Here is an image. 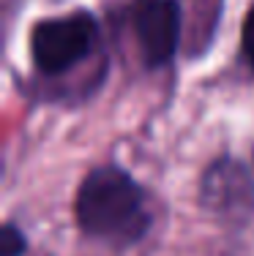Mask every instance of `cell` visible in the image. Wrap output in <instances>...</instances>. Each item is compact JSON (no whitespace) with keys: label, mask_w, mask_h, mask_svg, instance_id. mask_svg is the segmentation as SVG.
<instances>
[{"label":"cell","mask_w":254,"mask_h":256,"mask_svg":"<svg viewBox=\"0 0 254 256\" xmlns=\"http://www.w3.org/2000/svg\"><path fill=\"white\" fill-rule=\"evenodd\" d=\"M99 38L93 16L71 14L36 25L30 36V54L41 74H63L93 50Z\"/></svg>","instance_id":"obj_2"},{"label":"cell","mask_w":254,"mask_h":256,"mask_svg":"<svg viewBox=\"0 0 254 256\" xmlns=\"http://www.w3.org/2000/svg\"><path fill=\"white\" fill-rule=\"evenodd\" d=\"M202 196L205 204L219 216H243L254 207V186L240 164L224 158L205 174Z\"/></svg>","instance_id":"obj_4"},{"label":"cell","mask_w":254,"mask_h":256,"mask_svg":"<svg viewBox=\"0 0 254 256\" xmlns=\"http://www.w3.org/2000/svg\"><path fill=\"white\" fill-rule=\"evenodd\" d=\"M137 38L150 66H161L178 50L180 11L175 0H145L137 8Z\"/></svg>","instance_id":"obj_3"},{"label":"cell","mask_w":254,"mask_h":256,"mask_svg":"<svg viewBox=\"0 0 254 256\" xmlns=\"http://www.w3.org/2000/svg\"><path fill=\"white\" fill-rule=\"evenodd\" d=\"M77 224L90 237L126 246L145 234L150 212L140 186L129 174L118 169H96L77 194Z\"/></svg>","instance_id":"obj_1"},{"label":"cell","mask_w":254,"mask_h":256,"mask_svg":"<svg viewBox=\"0 0 254 256\" xmlns=\"http://www.w3.org/2000/svg\"><path fill=\"white\" fill-rule=\"evenodd\" d=\"M25 254V237L17 232L14 224L3 226V237H0V256H22Z\"/></svg>","instance_id":"obj_5"},{"label":"cell","mask_w":254,"mask_h":256,"mask_svg":"<svg viewBox=\"0 0 254 256\" xmlns=\"http://www.w3.org/2000/svg\"><path fill=\"white\" fill-rule=\"evenodd\" d=\"M243 58L254 68V8L249 11V16L243 22Z\"/></svg>","instance_id":"obj_6"}]
</instances>
